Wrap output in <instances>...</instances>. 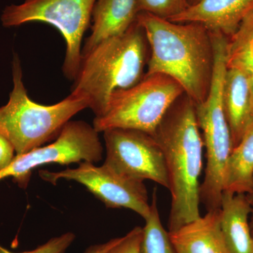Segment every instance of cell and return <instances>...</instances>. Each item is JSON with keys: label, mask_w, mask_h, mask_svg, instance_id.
<instances>
[{"label": "cell", "mask_w": 253, "mask_h": 253, "mask_svg": "<svg viewBox=\"0 0 253 253\" xmlns=\"http://www.w3.org/2000/svg\"><path fill=\"white\" fill-rule=\"evenodd\" d=\"M150 49L146 75L158 73L179 83L195 104L207 97L212 81L214 49L211 33L198 23H179L139 12Z\"/></svg>", "instance_id": "6da1fadb"}, {"label": "cell", "mask_w": 253, "mask_h": 253, "mask_svg": "<svg viewBox=\"0 0 253 253\" xmlns=\"http://www.w3.org/2000/svg\"><path fill=\"white\" fill-rule=\"evenodd\" d=\"M166 158L172 196L169 231L201 217L199 179L204 141L195 103L184 93L174 101L152 134Z\"/></svg>", "instance_id": "7a4b0ae2"}, {"label": "cell", "mask_w": 253, "mask_h": 253, "mask_svg": "<svg viewBox=\"0 0 253 253\" xmlns=\"http://www.w3.org/2000/svg\"><path fill=\"white\" fill-rule=\"evenodd\" d=\"M149 46L135 21L125 33L106 38L82 54L71 94L87 100L95 118L106 113L111 95L144 78Z\"/></svg>", "instance_id": "3957f363"}, {"label": "cell", "mask_w": 253, "mask_h": 253, "mask_svg": "<svg viewBox=\"0 0 253 253\" xmlns=\"http://www.w3.org/2000/svg\"><path fill=\"white\" fill-rule=\"evenodd\" d=\"M13 86L7 104L0 107V134L12 144L16 155L29 152L54 141L73 116L89 109L85 98L70 94L52 105L35 102L23 82L22 67L17 55L12 63Z\"/></svg>", "instance_id": "277c9868"}, {"label": "cell", "mask_w": 253, "mask_h": 253, "mask_svg": "<svg viewBox=\"0 0 253 253\" xmlns=\"http://www.w3.org/2000/svg\"><path fill=\"white\" fill-rule=\"evenodd\" d=\"M184 94L179 83L163 74L146 75L139 83L115 91L106 113L94 118L98 132L112 128L139 129L153 134L165 115Z\"/></svg>", "instance_id": "5b68a950"}, {"label": "cell", "mask_w": 253, "mask_h": 253, "mask_svg": "<svg viewBox=\"0 0 253 253\" xmlns=\"http://www.w3.org/2000/svg\"><path fill=\"white\" fill-rule=\"evenodd\" d=\"M96 0H26L6 6L1 16L3 26L42 22L54 26L66 42L62 66L65 77L74 81L82 58L83 37L89 28Z\"/></svg>", "instance_id": "8992f818"}, {"label": "cell", "mask_w": 253, "mask_h": 253, "mask_svg": "<svg viewBox=\"0 0 253 253\" xmlns=\"http://www.w3.org/2000/svg\"><path fill=\"white\" fill-rule=\"evenodd\" d=\"M195 109L206 158L200 201L207 211H214L220 208L226 164L234 148L224 111L222 86H211L206 99L195 104Z\"/></svg>", "instance_id": "52a82bcc"}, {"label": "cell", "mask_w": 253, "mask_h": 253, "mask_svg": "<svg viewBox=\"0 0 253 253\" xmlns=\"http://www.w3.org/2000/svg\"><path fill=\"white\" fill-rule=\"evenodd\" d=\"M103 152L99 132L93 126L83 121H70L51 144L16 155L9 166L0 172V181L11 176L24 189L32 170L40 166L51 163H97L102 159Z\"/></svg>", "instance_id": "ba28073f"}, {"label": "cell", "mask_w": 253, "mask_h": 253, "mask_svg": "<svg viewBox=\"0 0 253 253\" xmlns=\"http://www.w3.org/2000/svg\"><path fill=\"white\" fill-rule=\"evenodd\" d=\"M44 181L56 185L63 179L77 181L85 186L107 208H126L146 219L151 211L149 195L144 181L126 176L107 165L95 166L94 163H80L74 169L60 172L40 170Z\"/></svg>", "instance_id": "9c48e42d"}, {"label": "cell", "mask_w": 253, "mask_h": 253, "mask_svg": "<svg viewBox=\"0 0 253 253\" xmlns=\"http://www.w3.org/2000/svg\"><path fill=\"white\" fill-rule=\"evenodd\" d=\"M103 133L106 151L104 164L126 176L155 181L169 189L166 158L152 134L126 128H112Z\"/></svg>", "instance_id": "30bf717a"}, {"label": "cell", "mask_w": 253, "mask_h": 253, "mask_svg": "<svg viewBox=\"0 0 253 253\" xmlns=\"http://www.w3.org/2000/svg\"><path fill=\"white\" fill-rule=\"evenodd\" d=\"M252 9L253 0H199L169 21L200 23L211 33L229 38Z\"/></svg>", "instance_id": "8fae6325"}, {"label": "cell", "mask_w": 253, "mask_h": 253, "mask_svg": "<svg viewBox=\"0 0 253 253\" xmlns=\"http://www.w3.org/2000/svg\"><path fill=\"white\" fill-rule=\"evenodd\" d=\"M251 78L235 68L226 70L223 102L234 148L253 123Z\"/></svg>", "instance_id": "7c38bea8"}, {"label": "cell", "mask_w": 253, "mask_h": 253, "mask_svg": "<svg viewBox=\"0 0 253 253\" xmlns=\"http://www.w3.org/2000/svg\"><path fill=\"white\" fill-rule=\"evenodd\" d=\"M252 208L248 194L223 192L219 223L230 253H253V236L249 222Z\"/></svg>", "instance_id": "4fadbf2b"}, {"label": "cell", "mask_w": 253, "mask_h": 253, "mask_svg": "<svg viewBox=\"0 0 253 253\" xmlns=\"http://www.w3.org/2000/svg\"><path fill=\"white\" fill-rule=\"evenodd\" d=\"M219 209L168 232L176 253H230L221 234Z\"/></svg>", "instance_id": "5bb4252c"}, {"label": "cell", "mask_w": 253, "mask_h": 253, "mask_svg": "<svg viewBox=\"0 0 253 253\" xmlns=\"http://www.w3.org/2000/svg\"><path fill=\"white\" fill-rule=\"evenodd\" d=\"M137 14V0H96L91 34L84 41L82 54L106 38L125 33L136 21Z\"/></svg>", "instance_id": "9a60e30c"}, {"label": "cell", "mask_w": 253, "mask_h": 253, "mask_svg": "<svg viewBox=\"0 0 253 253\" xmlns=\"http://www.w3.org/2000/svg\"><path fill=\"white\" fill-rule=\"evenodd\" d=\"M253 181V124L231 151L224 174V191L232 194H251Z\"/></svg>", "instance_id": "2e32d148"}, {"label": "cell", "mask_w": 253, "mask_h": 253, "mask_svg": "<svg viewBox=\"0 0 253 253\" xmlns=\"http://www.w3.org/2000/svg\"><path fill=\"white\" fill-rule=\"evenodd\" d=\"M226 66L253 77V9L243 20L236 33L228 38Z\"/></svg>", "instance_id": "e0dca14e"}, {"label": "cell", "mask_w": 253, "mask_h": 253, "mask_svg": "<svg viewBox=\"0 0 253 253\" xmlns=\"http://www.w3.org/2000/svg\"><path fill=\"white\" fill-rule=\"evenodd\" d=\"M144 220L140 253H176L169 239V233L166 231L161 223L156 188L153 193L149 215Z\"/></svg>", "instance_id": "ac0fdd59"}, {"label": "cell", "mask_w": 253, "mask_h": 253, "mask_svg": "<svg viewBox=\"0 0 253 253\" xmlns=\"http://www.w3.org/2000/svg\"><path fill=\"white\" fill-rule=\"evenodd\" d=\"M186 0H137V11L169 20L189 6Z\"/></svg>", "instance_id": "d6986e66"}, {"label": "cell", "mask_w": 253, "mask_h": 253, "mask_svg": "<svg viewBox=\"0 0 253 253\" xmlns=\"http://www.w3.org/2000/svg\"><path fill=\"white\" fill-rule=\"evenodd\" d=\"M76 239L72 232L65 233L49 240L45 244L38 246L33 251L20 253H65ZM0 253H16L8 251L0 244Z\"/></svg>", "instance_id": "ffe728a7"}, {"label": "cell", "mask_w": 253, "mask_h": 253, "mask_svg": "<svg viewBox=\"0 0 253 253\" xmlns=\"http://www.w3.org/2000/svg\"><path fill=\"white\" fill-rule=\"evenodd\" d=\"M142 228L136 226L126 236L120 237L114 246L106 253H140Z\"/></svg>", "instance_id": "44dd1931"}, {"label": "cell", "mask_w": 253, "mask_h": 253, "mask_svg": "<svg viewBox=\"0 0 253 253\" xmlns=\"http://www.w3.org/2000/svg\"><path fill=\"white\" fill-rule=\"evenodd\" d=\"M16 154L14 148L4 136L0 134V172L7 168Z\"/></svg>", "instance_id": "7402d4cb"}, {"label": "cell", "mask_w": 253, "mask_h": 253, "mask_svg": "<svg viewBox=\"0 0 253 253\" xmlns=\"http://www.w3.org/2000/svg\"><path fill=\"white\" fill-rule=\"evenodd\" d=\"M119 238L110 240L104 244H96L91 246L84 251V253H106L118 242Z\"/></svg>", "instance_id": "603a6c76"}, {"label": "cell", "mask_w": 253, "mask_h": 253, "mask_svg": "<svg viewBox=\"0 0 253 253\" xmlns=\"http://www.w3.org/2000/svg\"><path fill=\"white\" fill-rule=\"evenodd\" d=\"M251 221H250V226H251V230L253 231V207L252 208V211H251Z\"/></svg>", "instance_id": "cb8c5ba5"}, {"label": "cell", "mask_w": 253, "mask_h": 253, "mask_svg": "<svg viewBox=\"0 0 253 253\" xmlns=\"http://www.w3.org/2000/svg\"><path fill=\"white\" fill-rule=\"evenodd\" d=\"M248 196H249L250 201H251V203H252V204L253 205V181L252 191H251V194H248Z\"/></svg>", "instance_id": "d4e9b609"}, {"label": "cell", "mask_w": 253, "mask_h": 253, "mask_svg": "<svg viewBox=\"0 0 253 253\" xmlns=\"http://www.w3.org/2000/svg\"><path fill=\"white\" fill-rule=\"evenodd\" d=\"M186 1H187L188 4H189L190 6V5L196 4V3H197L199 0H186Z\"/></svg>", "instance_id": "484cf974"}, {"label": "cell", "mask_w": 253, "mask_h": 253, "mask_svg": "<svg viewBox=\"0 0 253 253\" xmlns=\"http://www.w3.org/2000/svg\"><path fill=\"white\" fill-rule=\"evenodd\" d=\"M251 92H252L253 106V77L251 78Z\"/></svg>", "instance_id": "4316f807"}, {"label": "cell", "mask_w": 253, "mask_h": 253, "mask_svg": "<svg viewBox=\"0 0 253 253\" xmlns=\"http://www.w3.org/2000/svg\"></svg>", "instance_id": "83f0119b"}]
</instances>
